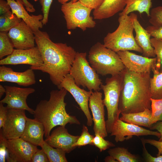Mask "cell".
<instances>
[{"instance_id": "6da1fadb", "label": "cell", "mask_w": 162, "mask_h": 162, "mask_svg": "<svg viewBox=\"0 0 162 162\" xmlns=\"http://www.w3.org/2000/svg\"><path fill=\"white\" fill-rule=\"evenodd\" d=\"M34 33L43 64L30 68L47 73L52 83L57 86L69 74L77 52L66 43L53 42L45 32L39 30Z\"/></svg>"}, {"instance_id": "7a4b0ae2", "label": "cell", "mask_w": 162, "mask_h": 162, "mask_svg": "<svg viewBox=\"0 0 162 162\" xmlns=\"http://www.w3.org/2000/svg\"><path fill=\"white\" fill-rule=\"evenodd\" d=\"M123 83L118 108L121 113H135L151 110L150 72L137 73L126 68L122 72Z\"/></svg>"}, {"instance_id": "3957f363", "label": "cell", "mask_w": 162, "mask_h": 162, "mask_svg": "<svg viewBox=\"0 0 162 162\" xmlns=\"http://www.w3.org/2000/svg\"><path fill=\"white\" fill-rule=\"evenodd\" d=\"M67 92L64 88L52 90L49 100H41L34 110V119L44 126L46 138L56 126L65 127L68 123L80 124L75 116H71L66 112L67 104L64 100Z\"/></svg>"}, {"instance_id": "277c9868", "label": "cell", "mask_w": 162, "mask_h": 162, "mask_svg": "<svg viewBox=\"0 0 162 162\" xmlns=\"http://www.w3.org/2000/svg\"><path fill=\"white\" fill-rule=\"evenodd\" d=\"M88 58L92 67L102 76L119 74L126 68L117 52L98 42L91 47Z\"/></svg>"}, {"instance_id": "5b68a950", "label": "cell", "mask_w": 162, "mask_h": 162, "mask_svg": "<svg viewBox=\"0 0 162 162\" xmlns=\"http://www.w3.org/2000/svg\"><path fill=\"white\" fill-rule=\"evenodd\" d=\"M118 22L119 25L116 30L108 33L104 37V46L116 52L133 50L142 53V49L135 40L133 34L134 27L130 15L119 16Z\"/></svg>"}, {"instance_id": "8992f818", "label": "cell", "mask_w": 162, "mask_h": 162, "mask_svg": "<svg viewBox=\"0 0 162 162\" xmlns=\"http://www.w3.org/2000/svg\"><path fill=\"white\" fill-rule=\"evenodd\" d=\"M105 83V85H101L100 88L104 92L103 102L107 111L106 130L108 133H110L115 121L121 113L118 106L123 83L122 73L106 78Z\"/></svg>"}, {"instance_id": "52a82bcc", "label": "cell", "mask_w": 162, "mask_h": 162, "mask_svg": "<svg viewBox=\"0 0 162 162\" xmlns=\"http://www.w3.org/2000/svg\"><path fill=\"white\" fill-rule=\"evenodd\" d=\"M86 52H77L69 74L78 86L86 88L89 91H100L102 83L98 74L86 58Z\"/></svg>"}, {"instance_id": "ba28073f", "label": "cell", "mask_w": 162, "mask_h": 162, "mask_svg": "<svg viewBox=\"0 0 162 162\" xmlns=\"http://www.w3.org/2000/svg\"><path fill=\"white\" fill-rule=\"evenodd\" d=\"M61 9L64 14L67 28L73 30L79 28L82 31L95 27L96 22L90 16L92 9L80 1H72L62 4Z\"/></svg>"}, {"instance_id": "9c48e42d", "label": "cell", "mask_w": 162, "mask_h": 162, "mask_svg": "<svg viewBox=\"0 0 162 162\" xmlns=\"http://www.w3.org/2000/svg\"><path fill=\"white\" fill-rule=\"evenodd\" d=\"M57 87L58 89L64 88L70 93L85 115L87 125L91 126L93 121L89 110L88 103L92 91H87L80 88L76 84L70 74L65 76Z\"/></svg>"}, {"instance_id": "30bf717a", "label": "cell", "mask_w": 162, "mask_h": 162, "mask_svg": "<svg viewBox=\"0 0 162 162\" xmlns=\"http://www.w3.org/2000/svg\"><path fill=\"white\" fill-rule=\"evenodd\" d=\"M27 118L25 110L8 109L4 126L0 129L3 136L7 140L20 138L24 132Z\"/></svg>"}, {"instance_id": "8fae6325", "label": "cell", "mask_w": 162, "mask_h": 162, "mask_svg": "<svg viewBox=\"0 0 162 162\" xmlns=\"http://www.w3.org/2000/svg\"><path fill=\"white\" fill-rule=\"evenodd\" d=\"M149 135L155 136L159 138L160 136V134L158 131H153L125 122L121 120L119 116L115 121L110 133L111 136H115V140L116 142L129 140L133 136H139Z\"/></svg>"}, {"instance_id": "7c38bea8", "label": "cell", "mask_w": 162, "mask_h": 162, "mask_svg": "<svg viewBox=\"0 0 162 162\" xmlns=\"http://www.w3.org/2000/svg\"><path fill=\"white\" fill-rule=\"evenodd\" d=\"M5 95L0 102L7 104L8 109L24 110L33 115L34 110L29 107L26 102L28 96L34 93L35 90L32 88H21L4 86Z\"/></svg>"}, {"instance_id": "4fadbf2b", "label": "cell", "mask_w": 162, "mask_h": 162, "mask_svg": "<svg viewBox=\"0 0 162 162\" xmlns=\"http://www.w3.org/2000/svg\"><path fill=\"white\" fill-rule=\"evenodd\" d=\"M38 148L21 138L7 140V160L11 162H30Z\"/></svg>"}, {"instance_id": "5bb4252c", "label": "cell", "mask_w": 162, "mask_h": 162, "mask_svg": "<svg viewBox=\"0 0 162 162\" xmlns=\"http://www.w3.org/2000/svg\"><path fill=\"white\" fill-rule=\"evenodd\" d=\"M43 64L40 52L37 46L26 50L15 49L11 54L0 60L1 65L26 64L32 67H38Z\"/></svg>"}, {"instance_id": "9a60e30c", "label": "cell", "mask_w": 162, "mask_h": 162, "mask_svg": "<svg viewBox=\"0 0 162 162\" xmlns=\"http://www.w3.org/2000/svg\"><path fill=\"white\" fill-rule=\"evenodd\" d=\"M89 107L92 115L94 135L98 133L104 138L108 135L105 119L104 105L102 93L100 91L92 92L89 100Z\"/></svg>"}, {"instance_id": "2e32d148", "label": "cell", "mask_w": 162, "mask_h": 162, "mask_svg": "<svg viewBox=\"0 0 162 162\" xmlns=\"http://www.w3.org/2000/svg\"><path fill=\"white\" fill-rule=\"evenodd\" d=\"M117 53L126 68L137 73L150 72L155 66L157 57L147 58L137 55L128 50L121 51Z\"/></svg>"}, {"instance_id": "e0dca14e", "label": "cell", "mask_w": 162, "mask_h": 162, "mask_svg": "<svg viewBox=\"0 0 162 162\" xmlns=\"http://www.w3.org/2000/svg\"><path fill=\"white\" fill-rule=\"evenodd\" d=\"M8 33L16 49L26 50L35 46L34 32L22 20Z\"/></svg>"}, {"instance_id": "ac0fdd59", "label": "cell", "mask_w": 162, "mask_h": 162, "mask_svg": "<svg viewBox=\"0 0 162 162\" xmlns=\"http://www.w3.org/2000/svg\"><path fill=\"white\" fill-rule=\"evenodd\" d=\"M79 136L70 134L65 127L60 126L54 130L44 141L52 147L69 153L76 148L73 145Z\"/></svg>"}, {"instance_id": "d6986e66", "label": "cell", "mask_w": 162, "mask_h": 162, "mask_svg": "<svg viewBox=\"0 0 162 162\" xmlns=\"http://www.w3.org/2000/svg\"><path fill=\"white\" fill-rule=\"evenodd\" d=\"M33 70L30 68L23 72H17L2 65L0 66V82H14L23 86L34 84L36 80Z\"/></svg>"}, {"instance_id": "ffe728a7", "label": "cell", "mask_w": 162, "mask_h": 162, "mask_svg": "<svg viewBox=\"0 0 162 162\" xmlns=\"http://www.w3.org/2000/svg\"><path fill=\"white\" fill-rule=\"evenodd\" d=\"M130 16L133 22L136 33L135 40L142 51V56L147 58H154L156 54L150 41L151 36L148 31L141 25L136 14L132 12Z\"/></svg>"}, {"instance_id": "44dd1931", "label": "cell", "mask_w": 162, "mask_h": 162, "mask_svg": "<svg viewBox=\"0 0 162 162\" xmlns=\"http://www.w3.org/2000/svg\"><path fill=\"white\" fill-rule=\"evenodd\" d=\"M6 0L10 5L12 13L22 20L34 32L43 28V25L41 20L43 18V15H29L24 7L22 0Z\"/></svg>"}, {"instance_id": "7402d4cb", "label": "cell", "mask_w": 162, "mask_h": 162, "mask_svg": "<svg viewBox=\"0 0 162 162\" xmlns=\"http://www.w3.org/2000/svg\"><path fill=\"white\" fill-rule=\"evenodd\" d=\"M44 129L42 123L34 118H27L24 132L20 137L24 140L36 146H40L44 141Z\"/></svg>"}, {"instance_id": "603a6c76", "label": "cell", "mask_w": 162, "mask_h": 162, "mask_svg": "<svg viewBox=\"0 0 162 162\" xmlns=\"http://www.w3.org/2000/svg\"><path fill=\"white\" fill-rule=\"evenodd\" d=\"M127 0H104L102 4L94 10V19L102 20L110 17L125 7Z\"/></svg>"}, {"instance_id": "cb8c5ba5", "label": "cell", "mask_w": 162, "mask_h": 162, "mask_svg": "<svg viewBox=\"0 0 162 162\" xmlns=\"http://www.w3.org/2000/svg\"><path fill=\"white\" fill-rule=\"evenodd\" d=\"M119 118L122 120L139 126L150 128L154 124L152 119L151 110L146 109L142 112L135 113H121Z\"/></svg>"}, {"instance_id": "d4e9b609", "label": "cell", "mask_w": 162, "mask_h": 162, "mask_svg": "<svg viewBox=\"0 0 162 162\" xmlns=\"http://www.w3.org/2000/svg\"><path fill=\"white\" fill-rule=\"evenodd\" d=\"M152 0H127L124 9L119 14V16L137 11L141 14L145 12L148 16H150V9L152 6Z\"/></svg>"}, {"instance_id": "484cf974", "label": "cell", "mask_w": 162, "mask_h": 162, "mask_svg": "<svg viewBox=\"0 0 162 162\" xmlns=\"http://www.w3.org/2000/svg\"><path fill=\"white\" fill-rule=\"evenodd\" d=\"M153 77L150 80V89L151 98L155 99L162 98V72L157 70L155 66L152 70Z\"/></svg>"}, {"instance_id": "4316f807", "label": "cell", "mask_w": 162, "mask_h": 162, "mask_svg": "<svg viewBox=\"0 0 162 162\" xmlns=\"http://www.w3.org/2000/svg\"><path fill=\"white\" fill-rule=\"evenodd\" d=\"M109 155L118 162H137L139 161L138 156L130 153L127 148L123 147H116L109 149Z\"/></svg>"}, {"instance_id": "83f0119b", "label": "cell", "mask_w": 162, "mask_h": 162, "mask_svg": "<svg viewBox=\"0 0 162 162\" xmlns=\"http://www.w3.org/2000/svg\"><path fill=\"white\" fill-rule=\"evenodd\" d=\"M47 155L49 162H67L66 152L63 150L53 147L45 141L40 146Z\"/></svg>"}, {"instance_id": "f1b7e54d", "label": "cell", "mask_w": 162, "mask_h": 162, "mask_svg": "<svg viewBox=\"0 0 162 162\" xmlns=\"http://www.w3.org/2000/svg\"><path fill=\"white\" fill-rule=\"evenodd\" d=\"M11 11H9L0 16V31L8 32L17 26L22 20Z\"/></svg>"}, {"instance_id": "f546056e", "label": "cell", "mask_w": 162, "mask_h": 162, "mask_svg": "<svg viewBox=\"0 0 162 162\" xmlns=\"http://www.w3.org/2000/svg\"><path fill=\"white\" fill-rule=\"evenodd\" d=\"M8 32H0V59L12 54L14 49L13 43L8 35Z\"/></svg>"}, {"instance_id": "4dcf8cb0", "label": "cell", "mask_w": 162, "mask_h": 162, "mask_svg": "<svg viewBox=\"0 0 162 162\" xmlns=\"http://www.w3.org/2000/svg\"><path fill=\"white\" fill-rule=\"evenodd\" d=\"M152 119L153 124L162 121V98L155 99L151 98Z\"/></svg>"}, {"instance_id": "1f68e13d", "label": "cell", "mask_w": 162, "mask_h": 162, "mask_svg": "<svg viewBox=\"0 0 162 162\" xmlns=\"http://www.w3.org/2000/svg\"><path fill=\"white\" fill-rule=\"evenodd\" d=\"M150 41L157 56L155 68L159 70L161 69L162 72V40L153 38L150 39Z\"/></svg>"}, {"instance_id": "d6a6232c", "label": "cell", "mask_w": 162, "mask_h": 162, "mask_svg": "<svg viewBox=\"0 0 162 162\" xmlns=\"http://www.w3.org/2000/svg\"><path fill=\"white\" fill-rule=\"evenodd\" d=\"M94 136L91 135L88 132V129L84 124L82 126V132L76 142L74 144L73 146L81 147L88 145H93V140Z\"/></svg>"}, {"instance_id": "836d02e7", "label": "cell", "mask_w": 162, "mask_h": 162, "mask_svg": "<svg viewBox=\"0 0 162 162\" xmlns=\"http://www.w3.org/2000/svg\"><path fill=\"white\" fill-rule=\"evenodd\" d=\"M149 22L156 27L162 26V6L152 8L150 11Z\"/></svg>"}, {"instance_id": "e575fe53", "label": "cell", "mask_w": 162, "mask_h": 162, "mask_svg": "<svg viewBox=\"0 0 162 162\" xmlns=\"http://www.w3.org/2000/svg\"><path fill=\"white\" fill-rule=\"evenodd\" d=\"M98 133L95 135L93 139V145L97 147L100 152L105 150L115 145L111 142L104 139Z\"/></svg>"}, {"instance_id": "d590c367", "label": "cell", "mask_w": 162, "mask_h": 162, "mask_svg": "<svg viewBox=\"0 0 162 162\" xmlns=\"http://www.w3.org/2000/svg\"><path fill=\"white\" fill-rule=\"evenodd\" d=\"M52 0H39L43 15V19L41 20L43 26L46 25L48 22L49 11Z\"/></svg>"}, {"instance_id": "8d00e7d4", "label": "cell", "mask_w": 162, "mask_h": 162, "mask_svg": "<svg viewBox=\"0 0 162 162\" xmlns=\"http://www.w3.org/2000/svg\"><path fill=\"white\" fill-rule=\"evenodd\" d=\"M47 156L42 149L38 148L33 154L30 162H49Z\"/></svg>"}, {"instance_id": "74e56055", "label": "cell", "mask_w": 162, "mask_h": 162, "mask_svg": "<svg viewBox=\"0 0 162 162\" xmlns=\"http://www.w3.org/2000/svg\"><path fill=\"white\" fill-rule=\"evenodd\" d=\"M7 140L3 136L2 130L0 132V162L6 161L7 154Z\"/></svg>"}, {"instance_id": "f35d334b", "label": "cell", "mask_w": 162, "mask_h": 162, "mask_svg": "<svg viewBox=\"0 0 162 162\" xmlns=\"http://www.w3.org/2000/svg\"><path fill=\"white\" fill-rule=\"evenodd\" d=\"M145 29L151 36L162 40V26L156 27L152 25L149 26Z\"/></svg>"}, {"instance_id": "ab89813d", "label": "cell", "mask_w": 162, "mask_h": 162, "mask_svg": "<svg viewBox=\"0 0 162 162\" xmlns=\"http://www.w3.org/2000/svg\"><path fill=\"white\" fill-rule=\"evenodd\" d=\"M143 148V151L144 158L146 161L147 162H162V155L155 157L149 154L146 149L145 144L142 143Z\"/></svg>"}, {"instance_id": "60d3db41", "label": "cell", "mask_w": 162, "mask_h": 162, "mask_svg": "<svg viewBox=\"0 0 162 162\" xmlns=\"http://www.w3.org/2000/svg\"><path fill=\"white\" fill-rule=\"evenodd\" d=\"M142 143H148L156 147L158 150L157 156L162 155V141L150 139H141Z\"/></svg>"}, {"instance_id": "b9f144b4", "label": "cell", "mask_w": 162, "mask_h": 162, "mask_svg": "<svg viewBox=\"0 0 162 162\" xmlns=\"http://www.w3.org/2000/svg\"><path fill=\"white\" fill-rule=\"evenodd\" d=\"M85 6L92 9H95L100 6L104 0H78Z\"/></svg>"}, {"instance_id": "7bdbcfd3", "label": "cell", "mask_w": 162, "mask_h": 162, "mask_svg": "<svg viewBox=\"0 0 162 162\" xmlns=\"http://www.w3.org/2000/svg\"><path fill=\"white\" fill-rule=\"evenodd\" d=\"M8 108L5 106L3 104L0 102V129L4 126L7 118Z\"/></svg>"}, {"instance_id": "ee69618b", "label": "cell", "mask_w": 162, "mask_h": 162, "mask_svg": "<svg viewBox=\"0 0 162 162\" xmlns=\"http://www.w3.org/2000/svg\"><path fill=\"white\" fill-rule=\"evenodd\" d=\"M11 8L7 1L0 0V15H2L10 11Z\"/></svg>"}, {"instance_id": "f6af8a7d", "label": "cell", "mask_w": 162, "mask_h": 162, "mask_svg": "<svg viewBox=\"0 0 162 162\" xmlns=\"http://www.w3.org/2000/svg\"><path fill=\"white\" fill-rule=\"evenodd\" d=\"M151 130H156L160 134L159 141H162V121L157 122L150 128Z\"/></svg>"}, {"instance_id": "bcb514c9", "label": "cell", "mask_w": 162, "mask_h": 162, "mask_svg": "<svg viewBox=\"0 0 162 162\" xmlns=\"http://www.w3.org/2000/svg\"><path fill=\"white\" fill-rule=\"evenodd\" d=\"M23 4L26 10L30 12H34L35 11V9L33 5L30 3L27 0H22Z\"/></svg>"}, {"instance_id": "7dc6e473", "label": "cell", "mask_w": 162, "mask_h": 162, "mask_svg": "<svg viewBox=\"0 0 162 162\" xmlns=\"http://www.w3.org/2000/svg\"><path fill=\"white\" fill-rule=\"evenodd\" d=\"M104 160L105 162H118L117 160L110 155L106 157Z\"/></svg>"}, {"instance_id": "c3c4849f", "label": "cell", "mask_w": 162, "mask_h": 162, "mask_svg": "<svg viewBox=\"0 0 162 162\" xmlns=\"http://www.w3.org/2000/svg\"><path fill=\"white\" fill-rule=\"evenodd\" d=\"M6 89L4 86L2 85H0V98H1L2 96L5 93Z\"/></svg>"}, {"instance_id": "681fc988", "label": "cell", "mask_w": 162, "mask_h": 162, "mask_svg": "<svg viewBox=\"0 0 162 162\" xmlns=\"http://www.w3.org/2000/svg\"><path fill=\"white\" fill-rule=\"evenodd\" d=\"M70 0L73 2H75L78 1V0H58V2L62 4L67 2L69 1Z\"/></svg>"}, {"instance_id": "f907efd6", "label": "cell", "mask_w": 162, "mask_h": 162, "mask_svg": "<svg viewBox=\"0 0 162 162\" xmlns=\"http://www.w3.org/2000/svg\"><path fill=\"white\" fill-rule=\"evenodd\" d=\"M39 0H34V1L35 2H37Z\"/></svg>"}]
</instances>
